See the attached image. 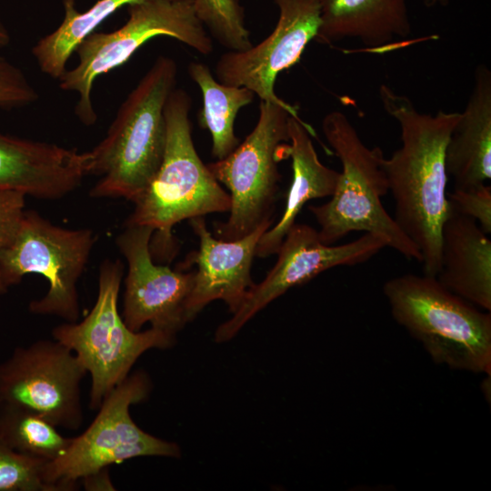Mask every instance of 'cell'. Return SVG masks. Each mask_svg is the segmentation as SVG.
I'll return each instance as SVG.
<instances>
[{
  "instance_id": "cell-1",
  "label": "cell",
  "mask_w": 491,
  "mask_h": 491,
  "mask_svg": "<svg viewBox=\"0 0 491 491\" xmlns=\"http://www.w3.org/2000/svg\"><path fill=\"white\" fill-rule=\"evenodd\" d=\"M379 96L401 132V146L385 159L394 219L419 249L424 274L436 276L442 228L453 211L446 193V149L460 113H421L407 96L386 85Z\"/></svg>"
},
{
  "instance_id": "cell-2",
  "label": "cell",
  "mask_w": 491,
  "mask_h": 491,
  "mask_svg": "<svg viewBox=\"0 0 491 491\" xmlns=\"http://www.w3.org/2000/svg\"><path fill=\"white\" fill-rule=\"evenodd\" d=\"M176 76L175 60L159 55L120 105L105 138L86 151L87 175L99 176L92 196L134 203L151 183L165 155V107Z\"/></svg>"
},
{
  "instance_id": "cell-3",
  "label": "cell",
  "mask_w": 491,
  "mask_h": 491,
  "mask_svg": "<svg viewBox=\"0 0 491 491\" xmlns=\"http://www.w3.org/2000/svg\"><path fill=\"white\" fill-rule=\"evenodd\" d=\"M192 100L175 88L165 104L166 144L162 164L145 190L134 202L125 225L154 229L150 250L170 259L176 246L172 228L185 219L229 212L231 200L195 147L189 118Z\"/></svg>"
},
{
  "instance_id": "cell-4",
  "label": "cell",
  "mask_w": 491,
  "mask_h": 491,
  "mask_svg": "<svg viewBox=\"0 0 491 491\" xmlns=\"http://www.w3.org/2000/svg\"><path fill=\"white\" fill-rule=\"evenodd\" d=\"M322 130L342 170L330 200L308 206L320 226V240L334 245L352 232L370 233L382 237L388 247L408 260L421 263L417 246L383 206L382 197L389 186L381 148L364 144L340 111L326 115Z\"/></svg>"
},
{
  "instance_id": "cell-5",
  "label": "cell",
  "mask_w": 491,
  "mask_h": 491,
  "mask_svg": "<svg viewBox=\"0 0 491 491\" xmlns=\"http://www.w3.org/2000/svg\"><path fill=\"white\" fill-rule=\"evenodd\" d=\"M383 292L394 319L437 365L491 375V314L446 288L436 276L405 274Z\"/></svg>"
},
{
  "instance_id": "cell-6",
  "label": "cell",
  "mask_w": 491,
  "mask_h": 491,
  "mask_svg": "<svg viewBox=\"0 0 491 491\" xmlns=\"http://www.w3.org/2000/svg\"><path fill=\"white\" fill-rule=\"evenodd\" d=\"M128 19L112 32H93L76 48L79 62L58 79L62 90L75 92V114L81 123L92 125L97 115L92 102L97 77L124 65L147 41L159 35L176 39L208 55L213 41L199 20L195 0H145L127 5Z\"/></svg>"
},
{
  "instance_id": "cell-7",
  "label": "cell",
  "mask_w": 491,
  "mask_h": 491,
  "mask_svg": "<svg viewBox=\"0 0 491 491\" xmlns=\"http://www.w3.org/2000/svg\"><path fill=\"white\" fill-rule=\"evenodd\" d=\"M124 266L119 260H105L98 276L95 303L82 321L66 322L52 330L54 339L71 349L91 376L89 407L96 410L109 393L128 376L146 351L167 349L175 335L149 328L135 332L118 311Z\"/></svg>"
},
{
  "instance_id": "cell-8",
  "label": "cell",
  "mask_w": 491,
  "mask_h": 491,
  "mask_svg": "<svg viewBox=\"0 0 491 491\" xmlns=\"http://www.w3.org/2000/svg\"><path fill=\"white\" fill-rule=\"evenodd\" d=\"M151 389L148 375L137 371L109 393L89 426L72 437L64 455L46 463L44 479L52 491L73 490L83 477L132 458L181 456L177 444L145 432L131 417L130 406L145 400Z\"/></svg>"
},
{
  "instance_id": "cell-9",
  "label": "cell",
  "mask_w": 491,
  "mask_h": 491,
  "mask_svg": "<svg viewBox=\"0 0 491 491\" xmlns=\"http://www.w3.org/2000/svg\"><path fill=\"white\" fill-rule=\"evenodd\" d=\"M95 243L91 229H67L38 213L25 210L11 241L0 251L3 294L28 274H38L49 284L47 293L29 304L33 314L79 318L77 282Z\"/></svg>"
},
{
  "instance_id": "cell-10",
  "label": "cell",
  "mask_w": 491,
  "mask_h": 491,
  "mask_svg": "<svg viewBox=\"0 0 491 491\" xmlns=\"http://www.w3.org/2000/svg\"><path fill=\"white\" fill-rule=\"evenodd\" d=\"M291 115H299L297 106L261 101L252 132L226 157L207 165L230 192L229 217L214 225L217 238L239 239L273 220L281 179L276 150L289 140Z\"/></svg>"
},
{
  "instance_id": "cell-11",
  "label": "cell",
  "mask_w": 491,
  "mask_h": 491,
  "mask_svg": "<svg viewBox=\"0 0 491 491\" xmlns=\"http://www.w3.org/2000/svg\"><path fill=\"white\" fill-rule=\"evenodd\" d=\"M87 372L76 355L55 339L15 348L0 363V403L31 409L76 430L83 421L81 383Z\"/></svg>"
},
{
  "instance_id": "cell-12",
  "label": "cell",
  "mask_w": 491,
  "mask_h": 491,
  "mask_svg": "<svg viewBox=\"0 0 491 491\" xmlns=\"http://www.w3.org/2000/svg\"><path fill=\"white\" fill-rule=\"evenodd\" d=\"M386 246L382 237L370 233L343 245H326L316 229L296 223L276 253L278 258L274 267L261 283L254 284L231 318L217 327L215 342L232 339L259 311L288 289L333 267L366 262Z\"/></svg>"
},
{
  "instance_id": "cell-13",
  "label": "cell",
  "mask_w": 491,
  "mask_h": 491,
  "mask_svg": "<svg viewBox=\"0 0 491 491\" xmlns=\"http://www.w3.org/2000/svg\"><path fill=\"white\" fill-rule=\"evenodd\" d=\"M279 17L272 33L244 51H228L216 62L215 73L221 84L245 86L261 101L287 102L275 92L278 74L298 62L322 25L319 0H275Z\"/></svg>"
},
{
  "instance_id": "cell-14",
  "label": "cell",
  "mask_w": 491,
  "mask_h": 491,
  "mask_svg": "<svg viewBox=\"0 0 491 491\" xmlns=\"http://www.w3.org/2000/svg\"><path fill=\"white\" fill-rule=\"evenodd\" d=\"M153 233L150 226L126 225L116 239L128 264L122 317L135 332L149 323L175 335L187 323L185 306L195 271L155 264L150 250Z\"/></svg>"
},
{
  "instance_id": "cell-15",
  "label": "cell",
  "mask_w": 491,
  "mask_h": 491,
  "mask_svg": "<svg viewBox=\"0 0 491 491\" xmlns=\"http://www.w3.org/2000/svg\"><path fill=\"white\" fill-rule=\"evenodd\" d=\"M189 221L199 239V248L186 260L197 265L185 306L186 320L192 321L215 300L224 301L234 314L255 284L251 278L253 258L260 237L271 227L273 220L232 241L214 237L204 216H195Z\"/></svg>"
},
{
  "instance_id": "cell-16",
  "label": "cell",
  "mask_w": 491,
  "mask_h": 491,
  "mask_svg": "<svg viewBox=\"0 0 491 491\" xmlns=\"http://www.w3.org/2000/svg\"><path fill=\"white\" fill-rule=\"evenodd\" d=\"M86 162V152L0 132V188L61 198L87 175Z\"/></svg>"
},
{
  "instance_id": "cell-17",
  "label": "cell",
  "mask_w": 491,
  "mask_h": 491,
  "mask_svg": "<svg viewBox=\"0 0 491 491\" xmlns=\"http://www.w3.org/2000/svg\"><path fill=\"white\" fill-rule=\"evenodd\" d=\"M288 135L289 140L277 146L276 158L278 162L291 158L293 179L284 214L274 227L262 235L257 243L256 256L258 257L276 254L306 203L331 196L339 177L338 171L327 167L319 160L311 139V136H316V133L299 115L289 116Z\"/></svg>"
},
{
  "instance_id": "cell-18",
  "label": "cell",
  "mask_w": 491,
  "mask_h": 491,
  "mask_svg": "<svg viewBox=\"0 0 491 491\" xmlns=\"http://www.w3.org/2000/svg\"><path fill=\"white\" fill-rule=\"evenodd\" d=\"M436 277L449 291L491 311V240L474 219L452 211L445 222Z\"/></svg>"
},
{
  "instance_id": "cell-19",
  "label": "cell",
  "mask_w": 491,
  "mask_h": 491,
  "mask_svg": "<svg viewBox=\"0 0 491 491\" xmlns=\"http://www.w3.org/2000/svg\"><path fill=\"white\" fill-rule=\"evenodd\" d=\"M322 25L316 37L331 45L346 38L360 40L372 53L401 47L397 39L411 34L406 0H319Z\"/></svg>"
},
{
  "instance_id": "cell-20",
  "label": "cell",
  "mask_w": 491,
  "mask_h": 491,
  "mask_svg": "<svg viewBox=\"0 0 491 491\" xmlns=\"http://www.w3.org/2000/svg\"><path fill=\"white\" fill-rule=\"evenodd\" d=\"M446 166L456 188L491 178V72L484 65L475 71L466 106L450 135Z\"/></svg>"
},
{
  "instance_id": "cell-21",
  "label": "cell",
  "mask_w": 491,
  "mask_h": 491,
  "mask_svg": "<svg viewBox=\"0 0 491 491\" xmlns=\"http://www.w3.org/2000/svg\"><path fill=\"white\" fill-rule=\"evenodd\" d=\"M187 71L203 96L198 124L211 134L213 157L223 159L240 144L234 130L235 119L242 107L252 103L256 95L245 86L221 84L203 63L191 62Z\"/></svg>"
},
{
  "instance_id": "cell-22",
  "label": "cell",
  "mask_w": 491,
  "mask_h": 491,
  "mask_svg": "<svg viewBox=\"0 0 491 491\" xmlns=\"http://www.w3.org/2000/svg\"><path fill=\"white\" fill-rule=\"evenodd\" d=\"M145 0H98L88 10L80 13L75 0H63L65 16L60 25L39 39L32 54L40 70L59 79L66 70V63L78 45L107 17L124 5Z\"/></svg>"
},
{
  "instance_id": "cell-23",
  "label": "cell",
  "mask_w": 491,
  "mask_h": 491,
  "mask_svg": "<svg viewBox=\"0 0 491 491\" xmlns=\"http://www.w3.org/2000/svg\"><path fill=\"white\" fill-rule=\"evenodd\" d=\"M0 437L16 452L47 463L64 455L72 441L40 414L7 403H0Z\"/></svg>"
},
{
  "instance_id": "cell-24",
  "label": "cell",
  "mask_w": 491,
  "mask_h": 491,
  "mask_svg": "<svg viewBox=\"0 0 491 491\" xmlns=\"http://www.w3.org/2000/svg\"><path fill=\"white\" fill-rule=\"evenodd\" d=\"M195 8L210 36L222 46L229 51H244L253 45L238 0H195Z\"/></svg>"
},
{
  "instance_id": "cell-25",
  "label": "cell",
  "mask_w": 491,
  "mask_h": 491,
  "mask_svg": "<svg viewBox=\"0 0 491 491\" xmlns=\"http://www.w3.org/2000/svg\"><path fill=\"white\" fill-rule=\"evenodd\" d=\"M46 463L16 452L0 437V491H52L44 479Z\"/></svg>"
},
{
  "instance_id": "cell-26",
  "label": "cell",
  "mask_w": 491,
  "mask_h": 491,
  "mask_svg": "<svg viewBox=\"0 0 491 491\" xmlns=\"http://www.w3.org/2000/svg\"><path fill=\"white\" fill-rule=\"evenodd\" d=\"M39 98L25 73L0 55V108L14 109L34 104Z\"/></svg>"
},
{
  "instance_id": "cell-27",
  "label": "cell",
  "mask_w": 491,
  "mask_h": 491,
  "mask_svg": "<svg viewBox=\"0 0 491 491\" xmlns=\"http://www.w3.org/2000/svg\"><path fill=\"white\" fill-rule=\"evenodd\" d=\"M447 198L453 211L474 219L485 233H491L490 185L485 183L465 188L454 187Z\"/></svg>"
},
{
  "instance_id": "cell-28",
  "label": "cell",
  "mask_w": 491,
  "mask_h": 491,
  "mask_svg": "<svg viewBox=\"0 0 491 491\" xmlns=\"http://www.w3.org/2000/svg\"><path fill=\"white\" fill-rule=\"evenodd\" d=\"M26 195L21 191L0 188V251L14 237L25 211Z\"/></svg>"
},
{
  "instance_id": "cell-29",
  "label": "cell",
  "mask_w": 491,
  "mask_h": 491,
  "mask_svg": "<svg viewBox=\"0 0 491 491\" xmlns=\"http://www.w3.org/2000/svg\"><path fill=\"white\" fill-rule=\"evenodd\" d=\"M88 490H112L115 489L109 478L107 468L88 475L81 479Z\"/></svg>"
},
{
  "instance_id": "cell-30",
  "label": "cell",
  "mask_w": 491,
  "mask_h": 491,
  "mask_svg": "<svg viewBox=\"0 0 491 491\" xmlns=\"http://www.w3.org/2000/svg\"><path fill=\"white\" fill-rule=\"evenodd\" d=\"M11 42L10 33L0 15V48L7 46Z\"/></svg>"
},
{
  "instance_id": "cell-31",
  "label": "cell",
  "mask_w": 491,
  "mask_h": 491,
  "mask_svg": "<svg viewBox=\"0 0 491 491\" xmlns=\"http://www.w3.org/2000/svg\"><path fill=\"white\" fill-rule=\"evenodd\" d=\"M450 0H424V5L426 7L446 6Z\"/></svg>"
},
{
  "instance_id": "cell-32",
  "label": "cell",
  "mask_w": 491,
  "mask_h": 491,
  "mask_svg": "<svg viewBox=\"0 0 491 491\" xmlns=\"http://www.w3.org/2000/svg\"><path fill=\"white\" fill-rule=\"evenodd\" d=\"M0 294H3V291H2V289H1V286H0Z\"/></svg>"
}]
</instances>
